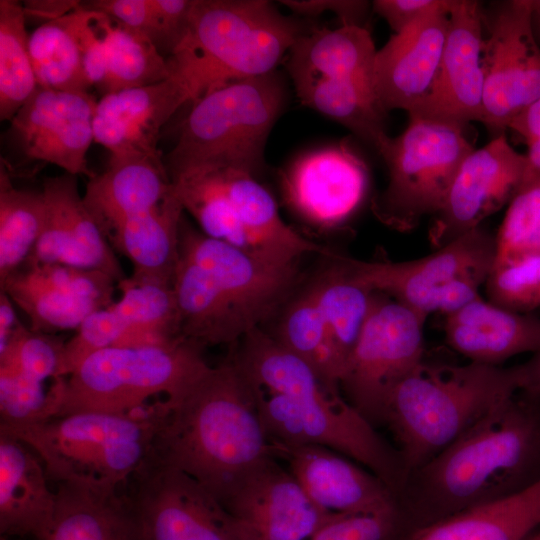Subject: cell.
Returning a JSON list of instances; mask_svg holds the SVG:
<instances>
[{
  "label": "cell",
  "mask_w": 540,
  "mask_h": 540,
  "mask_svg": "<svg viewBox=\"0 0 540 540\" xmlns=\"http://www.w3.org/2000/svg\"><path fill=\"white\" fill-rule=\"evenodd\" d=\"M540 480V395L521 389L409 473L397 502L422 526L512 496ZM417 526V527H418Z\"/></svg>",
  "instance_id": "6da1fadb"
},
{
  "label": "cell",
  "mask_w": 540,
  "mask_h": 540,
  "mask_svg": "<svg viewBox=\"0 0 540 540\" xmlns=\"http://www.w3.org/2000/svg\"><path fill=\"white\" fill-rule=\"evenodd\" d=\"M166 402L149 462L184 472L218 501L246 469L274 456L252 388L230 359Z\"/></svg>",
  "instance_id": "7a4b0ae2"
},
{
  "label": "cell",
  "mask_w": 540,
  "mask_h": 540,
  "mask_svg": "<svg viewBox=\"0 0 540 540\" xmlns=\"http://www.w3.org/2000/svg\"><path fill=\"white\" fill-rule=\"evenodd\" d=\"M527 385L525 364L503 368L423 360L392 391L381 424L393 434L409 475Z\"/></svg>",
  "instance_id": "3957f363"
},
{
  "label": "cell",
  "mask_w": 540,
  "mask_h": 540,
  "mask_svg": "<svg viewBox=\"0 0 540 540\" xmlns=\"http://www.w3.org/2000/svg\"><path fill=\"white\" fill-rule=\"evenodd\" d=\"M307 30L267 0H195L167 61L193 103L230 82L268 74Z\"/></svg>",
  "instance_id": "277c9868"
},
{
  "label": "cell",
  "mask_w": 540,
  "mask_h": 540,
  "mask_svg": "<svg viewBox=\"0 0 540 540\" xmlns=\"http://www.w3.org/2000/svg\"><path fill=\"white\" fill-rule=\"evenodd\" d=\"M168 405L158 400L126 413L80 412L2 427L41 459L50 481L126 486L151 459Z\"/></svg>",
  "instance_id": "5b68a950"
},
{
  "label": "cell",
  "mask_w": 540,
  "mask_h": 540,
  "mask_svg": "<svg viewBox=\"0 0 540 540\" xmlns=\"http://www.w3.org/2000/svg\"><path fill=\"white\" fill-rule=\"evenodd\" d=\"M287 88L275 70L230 82L193 102L164 164L183 175L234 169L255 177L265 166L269 134L285 108Z\"/></svg>",
  "instance_id": "8992f818"
},
{
  "label": "cell",
  "mask_w": 540,
  "mask_h": 540,
  "mask_svg": "<svg viewBox=\"0 0 540 540\" xmlns=\"http://www.w3.org/2000/svg\"><path fill=\"white\" fill-rule=\"evenodd\" d=\"M250 386L270 444L329 448L371 471L396 496L401 492L408 471L400 452L339 390L318 383L283 395Z\"/></svg>",
  "instance_id": "52a82bcc"
},
{
  "label": "cell",
  "mask_w": 540,
  "mask_h": 540,
  "mask_svg": "<svg viewBox=\"0 0 540 540\" xmlns=\"http://www.w3.org/2000/svg\"><path fill=\"white\" fill-rule=\"evenodd\" d=\"M203 346L181 338L158 346H111L88 356L66 380L59 416L126 414L153 396H179L208 366Z\"/></svg>",
  "instance_id": "ba28073f"
},
{
  "label": "cell",
  "mask_w": 540,
  "mask_h": 540,
  "mask_svg": "<svg viewBox=\"0 0 540 540\" xmlns=\"http://www.w3.org/2000/svg\"><path fill=\"white\" fill-rule=\"evenodd\" d=\"M469 125L409 117L406 129L388 137L378 153L388 169L385 189L374 198V215L406 232L442 207L467 156L475 149Z\"/></svg>",
  "instance_id": "9c48e42d"
},
{
  "label": "cell",
  "mask_w": 540,
  "mask_h": 540,
  "mask_svg": "<svg viewBox=\"0 0 540 540\" xmlns=\"http://www.w3.org/2000/svg\"><path fill=\"white\" fill-rule=\"evenodd\" d=\"M341 260L369 290L385 294L426 320L445 315L480 297L494 267L495 236L478 227L427 256L409 261Z\"/></svg>",
  "instance_id": "30bf717a"
},
{
  "label": "cell",
  "mask_w": 540,
  "mask_h": 540,
  "mask_svg": "<svg viewBox=\"0 0 540 540\" xmlns=\"http://www.w3.org/2000/svg\"><path fill=\"white\" fill-rule=\"evenodd\" d=\"M424 322L407 306L375 292L339 384L345 399L373 426L381 424L395 387L424 360Z\"/></svg>",
  "instance_id": "8fae6325"
},
{
  "label": "cell",
  "mask_w": 540,
  "mask_h": 540,
  "mask_svg": "<svg viewBox=\"0 0 540 540\" xmlns=\"http://www.w3.org/2000/svg\"><path fill=\"white\" fill-rule=\"evenodd\" d=\"M533 0H513L486 13L483 25L484 109L482 123L497 136L525 107L540 99V45Z\"/></svg>",
  "instance_id": "7c38bea8"
},
{
  "label": "cell",
  "mask_w": 540,
  "mask_h": 540,
  "mask_svg": "<svg viewBox=\"0 0 540 540\" xmlns=\"http://www.w3.org/2000/svg\"><path fill=\"white\" fill-rule=\"evenodd\" d=\"M125 488L139 515L144 540H257L180 470L148 462Z\"/></svg>",
  "instance_id": "4fadbf2b"
},
{
  "label": "cell",
  "mask_w": 540,
  "mask_h": 540,
  "mask_svg": "<svg viewBox=\"0 0 540 540\" xmlns=\"http://www.w3.org/2000/svg\"><path fill=\"white\" fill-rule=\"evenodd\" d=\"M179 254L201 266L230 306L246 334L259 328L285 301L297 279V266L268 263L194 228L183 216Z\"/></svg>",
  "instance_id": "5bb4252c"
},
{
  "label": "cell",
  "mask_w": 540,
  "mask_h": 540,
  "mask_svg": "<svg viewBox=\"0 0 540 540\" xmlns=\"http://www.w3.org/2000/svg\"><path fill=\"white\" fill-rule=\"evenodd\" d=\"M531 168L527 156L510 145L505 133L474 149L433 216L428 231L433 247L438 249L480 227L485 218L509 204Z\"/></svg>",
  "instance_id": "9a60e30c"
},
{
  "label": "cell",
  "mask_w": 540,
  "mask_h": 540,
  "mask_svg": "<svg viewBox=\"0 0 540 540\" xmlns=\"http://www.w3.org/2000/svg\"><path fill=\"white\" fill-rule=\"evenodd\" d=\"M280 184L286 205L297 217L317 229L333 230L359 209L369 176L361 157L339 142L295 157L281 171Z\"/></svg>",
  "instance_id": "2e32d148"
},
{
  "label": "cell",
  "mask_w": 540,
  "mask_h": 540,
  "mask_svg": "<svg viewBox=\"0 0 540 540\" xmlns=\"http://www.w3.org/2000/svg\"><path fill=\"white\" fill-rule=\"evenodd\" d=\"M219 502L257 540H310L341 514L317 506L274 456L246 469Z\"/></svg>",
  "instance_id": "e0dca14e"
},
{
  "label": "cell",
  "mask_w": 540,
  "mask_h": 540,
  "mask_svg": "<svg viewBox=\"0 0 540 540\" xmlns=\"http://www.w3.org/2000/svg\"><path fill=\"white\" fill-rule=\"evenodd\" d=\"M449 27L434 83L409 117L467 126L484 109L483 5L450 0Z\"/></svg>",
  "instance_id": "ac0fdd59"
},
{
  "label": "cell",
  "mask_w": 540,
  "mask_h": 540,
  "mask_svg": "<svg viewBox=\"0 0 540 540\" xmlns=\"http://www.w3.org/2000/svg\"><path fill=\"white\" fill-rule=\"evenodd\" d=\"M97 101L88 92L38 86L11 120V130L30 160L54 164L65 173L96 176L86 160Z\"/></svg>",
  "instance_id": "d6986e66"
},
{
  "label": "cell",
  "mask_w": 540,
  "mask_h": 540,
  "mask_svg": "<svg viewBox=\"0 0 540 540\" xmlns=\"http://www.w3.org/2000/svg\"><path fill=\"white\" fill-rule=\"evenodd\" d=\"M46 214L41 234L25 263H56L106 273L117 284L126 278L99 226L85 207L75 175L43 183Z\"/></svg>",
  "instance_id": "ffe728a7"
},
{
  "label": "cell",
  "mask_w": 540,
  "mask_h": 540,
  "mask_svg": "<svg viewBox=\"0 0 540 540\" xmlns=\"http://www.w3.org/2000/svg\"><path fill=\"white\" fill-rule=\"evenodd\" d=\"M449 6L394 33L377 50L373 89L384 113L394 109L409 112L429 93L449 27Z\"/></svg>",
  "instance_id": "44dd1931"
},
{
  "label": "cell",
  "mask_w": 540,
  "mask_h": 540,
  "mask_svg": "<svg viewBox=\"0 0 540 540\" xmlns=\"http://www.w3.org/2000/svg\"><path fill=\"white\" fill-rule=\"evenodd\" d=\"M189 101L186 85L174 75L155 84L104 94L95 107L94 141L111 155L162 158L157 147L160 130Z\"/></svg>",
  "instance_id": "7402d4cb"
},
{
  "label": "cell",
  "mask_w": 540,
  "mask_h": 540,
  "mask_svg": "<svg viewBox=\"0 0 540 540\" xmlns=\"http://www.w3.org/2000/svg\"><path fill=\"white\" fill-rule=\"evenodd\" d=\"M272 449L308 497L328 512H372L397 501L379 477L334 450L318 445H272Z\"/></svg>",
  "instance_id": "603a6c76"
},
{
  "label": "cell",
  "mask_w": 540,
  "mask_h": 540,
  "mask_svg": "<svg viewBox=\"0 0 540 540\" xmlns=\"http://www.w3.org/2000/svg\"><path fill=\"white\" fill-rule=\"evenodd\" d=\"M173 192L162 158L111 155L107 169L89 179L85 207L106 238L127 219L145 213Z\"/></svg>",
  "instance_id": "cb8c5ba5"
},
{
  "label": "cell",
  "mask_w": 540,
  "mask_h": 540,
  "mask_svg": "<svg viewBox=\"0 0 540 540\" xmlns=\"http://www.w3.org/2000/svg\"><path fill=\"white\" fill-rule=\"evenodd\" d=\"M55 492L52 521L38 540H144L125 486L67 481Z\"/></svg>",
  "instance_id": "d4e9b609"
},
{
  "label": "cell",
  "mask_w": 540,
  "mask_h": 540,
  "mask_svg": "<svg viewBox=\"0 0 540 540\" xmlns=\"http://www.w3.org/2000/svg\"><path fill=\"white\" fill-rule=\"evenodd\" d=\"M447 343L471 362L499 366L540 348V318L478 297L445 315Z\"/></svg>",
  "instance_id": "484cf974"
},
{
  "label": "cell",
  "mask_w": 540,
  "mask_h": 540,
  "mask_svg": "<svg viewBox=\"0 0 540 540\" xmlns=\"http://www.w3.org/2000/svg\"><path fill=\"white\" fill-rule=\"evenodd\" d=\"M49 481L38 455L19 438L0 431L1 536H43L56 507Z\"/></svg>",
  "instance_id": "4316f807"
},
{
  "label": "cell",
  "mask_w": 540,
  "mask_h": 540,
  "mask_svg": "<svg viewBox=\"0 0 540 540\" xmlns=\"http://www.w3.org/2000/svg\"><path fill=\"white\" fill-rule=\"evenodd\" d=\"M5 292L42 333L72 330L105 308L87 299L77 278L57 264H23L0 282Z\"/></svg>",
  "instance_id": "83f0119b"
},
{
  "label": "cell",
  "mask_w": 540,
  "mask_h": 540,
  "mask_svg": "<svg viewBox=\"0 0 540 540\" xmlns=\"http://www.w3.org/2000/svg\"><path fill=\"white\" fill-rule=\"evenodd\" d=\"M540 526V480L507 498L418 526L399 540H524Z\"/></svg>",
  "instance_id": "f1b7e54d"
},
{
  "label": "cell",
  "mask_w": 540,
  "mask_h": 540,
  "mask_svg": "<svg viewBox=\"0 0 540 540\" xmlns=\"http://www.w3.org/2000/svg\"><path fill=\"white\" fill-rule=\"evenodd\" d=\"M184 208L173 192L151 210L123 222L110 236L132 263V278L173 285Z\"/></svg>",
  "instance_id": "f546056e"
},
{
  "label": "cell",
  "mask_w": 540,
  "mask_h": 540,
  "mask_svg": "<svg viewBox=\"0 0 540 540\" xmlns=\"http://www.w3.org/2000/svg\"><path fill=\"white\" fill-rule=\"evenodd\" d=\"M289 52L291 77L356 78L373 85L377 50L365 27L307 30Z\"/></svg>",
  "instance_id": "4dcf8cb0"
},
{
  "label": "cell",
  "mask_w": 540,
  "mask_h": 540,
  "mask_svg": "<svg viewBox=\"0 0 540 540\" xmlns=\"http://www.w3.org/2000/svg\"><path fill=\"white\" fill-rule=\"evenodd\" d=\"M173 290L182 337L204 347L235 343L246 335L209 274L180 254Z\"/></svg>",
  "instance_id": "1f68e13d"
},
{
  "label": "cell",
  "mask_w": 540,
  "mask_h": 540,
  "mask_svg": "<svg viewBox=\"0 0 540 540\" xmlns=\"http://www.w3.org/2000/svg\"><path fill=\"white\" fill-rule=\"evenodd\" d=\"M300 102L338 122L378 152L389 137L372 83L356 78L292 77Z\"/></svg>",
  "instance_id": "d6a6232c"
},
{
  "label": "cell",
  "mask_w": 540,
  "mask_h": 540,
  "mask_svg": "<svg viewBox=\"0 0 540 540\" xmlns=\"http://www.w3.org/2000/svg\"><path fill=\"white\" fill-rule=\"evenodd\" d=\"M310 286L344 373L375 292L348 273L341 257L321 272Z\"/></svg>",
  "instance_id": "836d02e7"
},
{
  "label": "cell",
  "mask_w": 540,
  "mask_h": 540,
  "mask_svg": "<svg viewBox=\"0 0 540 540\" xmlns=\"http://www.w3.org/2000/svg\"><path fill=\"white\" fill-rule=\"evenodd\" d=\"M117 286L121 297L115 304L129 318L131 328L116 346H158L184 338L173 285L130 276Z\"/></svg>",
  "instance_id": "e575fe53"
},
{
  "label": "cell",
  "mask_w": 540,
  "mask_h": 540,
  "mask_svg": "<svg viewBox=\"0 0 540 540\" xmlns=\"http://www.w3.org/2000/svg\"><path fill=\"white\" fill-rule=\"evenodd\" d=\"M274 337L306 361L329 387L339 390L343 367L310 285L288 303Z\"/></svg>",
  "instance_id": "d590c367"
},
{
  "label": "cell",
  "mask_w": 540,
  "mask_h": 540,
  "mask_svg": "<svg viewBox=\"0 0 540 540\" xmlns=\"http://www.w3.org/2000/svg\"><path fill=\"white\" fill-rule=\"evenodd\" d=\"M71 12L44 22L29 35L30 57L38 86L88 92L91 84L84 70Z\"/></svg>",
  "instance_id": "8d00e7d4"
},
{
  "label": "cell",
  "mask_w": 540,
  "mask_h": 540,
  "mask_svg": "<svg viewBox=\"0 0 540 540\" xmlns=\"http://www.w3.org/2000/svg\"><path fill=\"white\" fill-rule=\"evenodd\" d=\"M46 204L42 191L13 186L6 166L0 169V282L22 266L43 228Z\"/></svg>",
  "instance_id": "74e56055"
},
{
  "label": "cell",
  "mask_w": 540,
  "mask_h": 540,
  "mask_svg": "<svg viewBox=\"0 0 540 540\" xmlns=\"http://www.w3.org/2000/svg\"><path fill=\"white\" fill-rule=\"evenodd\" d=\"M23 5L0 1V119L11 121L38 87Z\"/></svg>",
  "instance_id": "f35d334b"
},
{
  "label": "cell",
  "mask_w": 540,
  "mask_h": 540,
  "mask_svg": "<svg viewBox=\"0 0 540 540\" xmlns=\"http://www.w3.org/2000/svg\"><path fill=\"white\" fill-rule=\"evenodd\" d=\"M195 0H95L86 9L105 13L148 37L170 57L184 39Z\"/></svg>",
  "instance_id": "ab89813d"
},
{
  "label": "cell",
  "mask_w": 540,
  "mask_h": 540,
  "mask_svg": "<svg viewBox=\"0 0 540 540\" xmlns=\"http://www.w3.org/2000/svg\"><path fill=\"white\" fill-rule=\"evenodd\" d=\"M169 76L167 58L153 42L111 17L107 40V78L103 95L155 84Z\"/></svg>",
  "instance_id": "60d3db41"
},
{
  "label": "cell",
  "mask_w": 540,
  "mask_h": 540,
  "mask_svg": "<svg viewBox=\"0 0 540 540\" xmlns=\"http://www.w3.org/2000/svg\"><path fill=\"white\" fill-rule=\"evenodd\" d=\"M540 255V172L531 168L495 235L494 269Z\"/></svg>",
  "instance_id": "b9f144b4"
},
{
  "label": "cell",
  "mask_w": 540,
  "mask_h": 540,
  "mask_svg": "<svg viewBox=\"0 0 540 540\" xmlns=\"http://www.w3.org/2000/svg\"><path fill=\"white\" fill-rule=\"evenodd\" d=\"M65 342L49 333L19 323L4 349L0 350V371L32 388H49L60 375Z\"/></svg>",
  "instance_id": "7bdbcfd3"
},
{
  "label": "cell",
  "mask_w": 540,
  "mask_h": 540,
  "mask_svg": "<svg viewBox=\"0 0 540 540\" xmlns=\"http://www.w3.org/2000/svg\"><path fill=\"white\" fill-rule=\"evenodd\" d=\"M485 286L489 301L505 309L529 313L540 307V255L492 270Z\"/></svg>",
  "instance_id": "ee69618b"
},
{
  "label": "cell",
  "mask_w": 540,
  "mask_h": 540,
  "mask_svg": "<svg viewBox=\"0 0 540 540\" xmlns=\"http://www.w3.org/2000/svg\"><path fill=\"white\" fill-rule=\"evenodd\" d=\"M404 520L396 501L377 511L338 514L310 540H399L397 536Z\"/></svg>",
  "instance_id": "f6af8a7d"
},
{
  "label": "cell",
  "mask_w": 540,
  "mask_h": 540,
  "mask_svg": "<svg viewBox=\"0 0 540 540\" xmlns=\"http://www.w3.org/2000/svg\"><path fill=\"white\" fill-rule=\"evenodd\" d=\"M450 0H376L374 11L399 33L419 19L448 8Z\"/></svg>",
  "instance_id": "bcb514c9"
},
{
  "label": "cell",
  "mask_w": 540,
  "mask_h": 540,
  "mask_svg": "<svg viewBox=\"0 0 540 540\" xmlns=\"http://www.w3.org/2000/svg\"><path fill=\"white\" fill-rule=\"evenodd\" d=\"M294 14L315 17L326 11L336 14L342 25L362 26L368 11V2L357 0H282L279 1ZM363 27V26H362Z\"/></svg>",
  "instance_id": "7dc6e473"
},
{
  "label": "cell",
  "mask_w": 540,
  "mask_h": 540,
  "mask_svg": "<svg viewBox=\"0 0 540 540\" xmlns=\"http://www.w3.org/2000/svg\"><path fill=\"white\" fill-rule=\"evenodd\" d=\"M507 129L517 134L527 146V158L540 172V99L525 107L509 123Z\"/></svg>",
  "instance_id": "c3c4849f"
},
{
  "label": "cell",
  "mask_w": 540,
  "mask_h": 540,
  "mask_svg": "<svg viewBox=\"0 0 540 540\" xmlns=\"http://www.w3.org/2000/svg\"><path fill=\"white\" fill-rule=\"evenodd\" d=\"M23 9L26 18L28 16L38 17L46 19V22L59 19L71 11L75 10L80 2L78 1H54V0H42V1H26L24 2Z\"/></svg>",
  "instance_id": "681fc988"
},
{
  "label": "cell",
  "mask_w": 540,
  "mask_h": 540,
  "mask_svg": "<svg viewBox=\"0 0 540 540\" xmlns=\"http://www.w3.org/2000/svg\"><path fill=\"white\" fill-rule=\"evenodd\" d=\"M14 303L3 291L0 293V350L4 349L11 335L20 323L17 319Z\"/></svg>",
  "instance_id": "f907efd6"
},
{
  "label": "cell",
  "mask_w": 540,
  "mask_h": 540,
  "mask_svg": "<svg viewBox=\"0 0 540 540\" xmlns=\"http://www.w3.org/2000/svg\"><path fill=\"white\" fill-rule=\"evenodd\" d=\"M525 365L528 373L527 391L540 395V348Z\"/></svg>",
  "instance_id": "816d5d0a"
},
{
  "label": "cell",
  "mask_w": 540,
  "mask_h": 540,
  "mask_svg": "<svg viewBox=\"0 0 540 540\" xmlns=\"http://www.w3.org/2000/svg\"><path fill=\"white\" fill-rule=\"evenodd\" d=\"M532 22L536 40L540 45V1H533Z\"/></svg>",
  "instance_id": "f5cc1de1"
},
{
  "label": "cell",
  "mask_w": 540,
  "mask_h": 540,
  "mask_svg": "<svg viewBox=\"0 0 540 540\" xmlns=\"http://www.w3.org/2000/svg\"><path fill=\"white\" fill-rule=\"evenodd\" d=\"M524 540H540V526L537 527L531 534H529Z\"/></svg>",
  "instance_id": "db71d44e"
},
{
  "label": "cell",
  "mask_w": 540,
  "mask_h": 540,
  "mask_svg": "<svg viewBox=\"0 0 540 540\" xmlns=\"http://www.w3.org/2000/svg\"><path fill=\"white\" fill-rule=\"evenodd\" d=\"M0 540H12L11 538L0 536Z\"/></svg>",
  "instance_id": "11a10c76"
}]
</instances>
